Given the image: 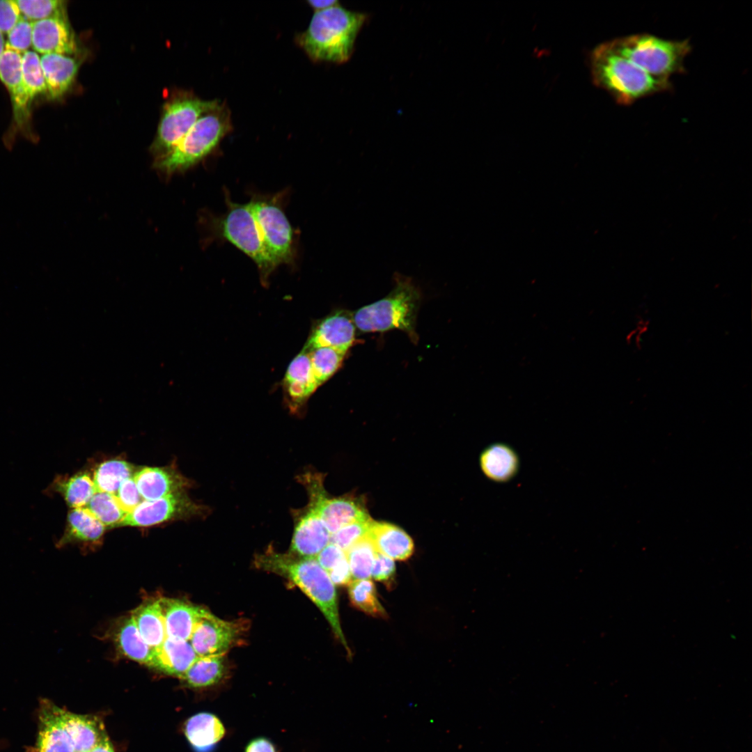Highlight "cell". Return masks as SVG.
<instances>
[{
	"mask_svg": "<svg viewBox=\"0 0 752 752\" xmlns=\"http://www.w3.org/2000/svg\"><path fill=\"white\" fill-rule=\"evenodd\" d=\"M257 568L278 574L299 587L319 608L335 636L350 650L343 632L338 609L337 595L328 572L314 558H303L290 552L280 553L272 546L254 558Z\"/></svg>",
	"mask_w": 752,
	"mask_h": 752,
	"instance_id": "cell-1",
	"label": "cell"
},
{
	"mask_svg": "<svg viewBox=\"0 0 752 752\" xmlns=\"http://www.w3.org/2000/svg\"><path fill=\"white\" fill-rule=\"evenodd\" d=\"M593 84L606 91L619 104L670 91V79L650 75L616 52L608 41L597 45L589 56Z\"/></svg>",
	"mask_w": 752,
	"mask_h": 752,
	"instance_id": "cell-2",
	"label": "cell"
},
{
	"mask_svg": "<svg viewBox=\"0 0 752 752\" xmlns=\"http://www.w3.org/2000/svg\"><path fill=\"white\" fill-rule=\"evenodd\" d=\"M363 13L337 5L315 12L307 29L297 42L313 61L341 63L347 61L366 20Z\"/></svg>",
	"mask_w": 752,
	"mask_h": 752,
	"instance_id": "cell-3",
	"label": "cell"
},
{
	"mask_svg": "<svg viewBox=\"0 0 752 752\" xmlns=\"http://www.w3.org/2000/svg\"><path fill=\"white\" fill-rule=\"evenodd\" d=\"M395 285L385 297L356 311L352 315L362 332L399 329L416 342V320L421 294L412 279L395 273Z\"/></svg>",
	"mask_w": 752,
	"mask_h": 752,
	"instance_id": "cell-4",
	"label": "cell"
},
{
	"mask_svg": "<svg viewBox=\"0 0 752 752\" xmlns=\"http://www.w3.org/2000/svg\"><path fill=\"white\" fill-rule=\"evenodd\" d=\"M231 128L228 106L215 100L172 150L156 158L155 167L166 175L190 168L210 154Z\"/></svg>",
	"mask_w": 752,
	"mask_h": 752,
	"instance_id": "cell-5",
	"label": "cell"
},
{
	"mask_svg": "<svg viewBox=\"0 0 752 752\" xmlns=\"http://www.w3.org/2000/svg\"><path fill=\"white\" fill-rule=\"evenodd\" d=\"M608 42L647 73L666 79L685 72L684 59L691 50L689 40H668L649 33L619 37Z\"/></svg>",
	"mask_w": 752,
	"mask_h": 752,
	"instance_id": "cell-6",
	"label": "cell"
},
{
	"mask_svg": "<svg viewBox=\"0 0 752 752\" xmlns=\"http://www.w3.org/2000/svg\"><path fill=\"white\" fill-rule=\"evenodd\" d=\"M219 234L249 256L257 265L263 284L279 265L267 249L249 202L231 203L228 212L217 223Z\"/></svg>",
	"mask_w": 752,
	"mask_h": 752,
	"instance_id": "cell-7",
	"label": "cell"
},
{
	"mask_svg": "<svg viewBox=\"0 0 752 752\" xmlns=\"http://www.w3.org/2000/svg\"><path fill=\"white\" fill-rule=\"evenodd\" d=\"M214 102L215 100H203L191 95H179L169 101L163 108L150 148L156 158L172 150Z\"/></svg>",
	"mask_w": 752,
	"mask_h": 752,
	"instance_id": "cell-8",
	"label": "cell"
},
{
	"mask_svg": "<svg viewBox=\"0 0 752 752\" xmlns=\"http://www.w3.org/2000/svg\"><path fill=\"white\" fill-rule=\"evenodd\" d=\"M297 480L307 492L308 503L315 509L331 535L352 522L369 517L362 501L355 497L328 498L322 473L307 471L300 474Z\"/></svg>",
	"mask_w": 752,
	"mask_h": 752,
	"instance_id": "cell-9",
	"label": "cell"
},
{
	"mask_svg": "<svg viewBox=\"0 0 752 752\" xmlns=\"http://www.w3.org/2000/svg\"><path fill=\"white\" fill-rule=\"evenodd\" d=\"M206 508L189 497L185 491L156 500H145L127 513L118 526L144 527L175 519L202 516Z\"/></svg>",
	"mask_w": 752,
	"mask_h": 752,
	"instance_id": "cell-10",
	"label": "cell"
},
{
	"mask_svg": "<svg viewBox=\"0 0 752 752\" xmlns=\"http://www.w3.org/2000/svg\"><path fill=\"white\" fill-rule=\"evenodd\" d=\"M246 629L245 620H222L206 610L189 641L198 657L224 655L242 641Z\"/></svg>",
	"mask_w": 752,
	"mask_h": 752,
	"instance_id": "cell-11",
	"label": "cell"
},
{
	"mask_svg": "<svg viewBox=\"0 0 752 752\" xmlns=\"http://www.w3.org/2000/svg\"><path fill=\"white\" fill-rule=\"evenodd\" d=\"M265 243L278 263H290L292 257V230L281 207L272 201L249 202Z\"/></svg>",
	"mask_w": 752,
	"mask_h": 752,
	"instance_id": "cell-12",
	"label": "cell"
},
{
	"mask_svg": "<svg viewBox=\"0 0 752 752\" xmlns=\"http://www.w3.org/2000/svg\"><path fill=\"white\" fill-rule=\"evenodd\" d=\"M295 523L290 553L303 558H314L330 542L331 534L315 509L308 503L292 512Z\"/></svg>",
	"mask_w": 752,
	"mask_h": 752,
	"instance_id": "cell-13",
	"label": "cell"
},
{
	"mask_svg": "<svg viewBox=\"0 0 752 752\" xmlns=\"http://www.w3.org/2000/svg\"><path fill=\"white\" fill-rule=\"evenodd\" d=\"M356 327L347 312L332 313L314 324L304 347L310 350L318 347H331L345 353L355 342Z\"/></svg>",
	"mask_w": 752,
	"mask_h": 752,
	"instance_id": "cell-14",
	"label": "cell"
},
{
	"mask_svg": "<svg viewBox=\"0 0 752 752\" xmlns=\"http://www.w3.org/2000/svg\"><path fill=\"white\" fill-rule=\"evenodd\" d=\"M32 47L42 55L77 56L79 46L68 19L52 18L33 22Z\"/></svg>",
	"mask_w": 752,
	"mask_h": 752,
	"instance_id": "cell-15",
	"label": "cell"
},
{
	"mask_svg": "<svg viewBox=\"0 0 752 752\" xmlns=\"http://www.w3.org/2000/svg\"><path fill=\"white\" fill-rule=\"evenodd\" d=\"M284 399L291 412L297 413L319 386L312 370L308 352L302 350L290 363L283 379Z\"/></svg>",
	"mask_w": 752,
	"mask_h": 752,
	"instance_id": "cell-16",
	"label": "cell"
},
{
	"mask_svg": "<svg viewBox=\"0 0 752 752\" xmlns=\"http://www.w3.org/2000/svg\"><path fill=\"white\" fill-rule=\"evenodd\" d=\"M21 65L22 54L5 47L0 58V80L10 93L16 126L23 127L29 123L32 100L22 81Z\"/></svg>",
	"mask_w": 752,
	"mask_h": 752,
	"instance_id": "cell-17",
	"label": "cell"
},
{
	"mask_svg": "<svg viewBox=\"0 0 752 752\" xmlns=\"http://www.w3.org/2000/svg\"><path fill=\"white\" fill-rule=\"evenodd\" d=\"M133 478L141 497L148 501L185 491L190 485L182 474L169 467H144Z\"/></svg>",
	"mask_w": 752,
	"mask_h": 752,
	"instance_id": "cell-18",
	"label": "cell"
},
{
	"mask_svg": "<svg viewBox=\"0 0 752 752\" xmlns=\"http://www.w3.org/2000/svg\"><path fill=\"white\" fill-rule=\"evenodd\" d=\"M46 85V95L51 100L63 96L72 86L81 61L77 56L49 54L40 56Z\"/></svg>",
	"mask_w": 752,
	"mask_h": 752,
	"instance_id": "cell-19",
	"label": "cell"
},
{
	"mask_svg": "<svg viewBox=\"0 0 752 752\" xmlns=\"http://www.w3.org/2000/svg\"><path fill=\"white\" fill-rule=\"evenodd\" d=\"M184 733L195 752H213L227 735V729L216 714L202 712L185 723Z\"/></svg>",
	"mask_w": 752,
	"mask_h": 752,
	"instance_id": "cell-20",
	"label": "cell"
},
{
	"mask_svg": "<svg viewBox=\"0 0 752 752\" xmlns=\"http://www.w3.org/2000/svg\"><path fill=\"white\" fill-rule=\"evenodd\" d=\"M166 637L189 641L207 609L178 599L161 597Z\"/></svg>",
	"mask_w": 752,
	"mask_h": 752,
	"instance_id": "cell-21",
	"label": "cell"
},
{
	"mask_svg": "<svg viewBox=\"0 0 752 752\" xmlns=\"http://www.w3.org/2000/svg\"><path fill=\"white\" fill-rule=\"evenodd\" d=\"M198 657L189 641L166 637L148 667L180 679Z\"/></svg>",
	"mask_w": 752,
	"mask_h": 752,
	"instance_id": "cell-22",
	"label": "cell"
},
{
	"mask_svg": "<svg viewBox=\"0 0 752 752\" xmlns=\"http://www.w3.org/2000/svg\"><path fill=\"white\" fill-rule=\"evenodd\" d=\"M41 707L35 752H75L72 739L61 722L56 705L44 700Z\"/></svg>",
	"mask_w": 752,
	"mask_h": 752,
	"instance_id": "cell-23",
	"label": "cell"
},
{
	"mask_svg": "<svg viewBox=\"0 0 752 752\" xmlns=\"http://www.w3.org/2000/svg\"><path fill=\"white\" fill-rule=\"evenodd\" d=\"M56 710L72 739L75 752H91L106 733L100 718L75 714L57 706Z\"/></svg>",
	"mask_w": 752,
	"mask_h": 752,
	"instance_id": "cell-24",
	"label": "cell"
},
{
	"mask_svg": "<svg viewBox=\"0 0 752 752\" xmlns=\"http://www.w3.org/2000/svg\"><path fill=\"white\" fill-rule=\"evenodd\" d=\"M367 535L377 552L392 559L405 561L414 553L411 537L395 525L373 521Z\"/></svg>",
	"mask_w": 752,
	"mask_h": 752,
	"instance_id": "cell-25",
	"label": "cell"
},
{
	"mask_svg": "<svg viewBox=\"0 0 752 752\" xmlns=\"http://www.w3.org/2000/svg\"><path fill=\"white\" fill-rule=\"evenodd\" d=\"M105 526L86 507L72 508L68 513L66 526L57 546L69 544H95L100 542Z\"/></svg>",
	"mask_w": 752,
	"mask_h": 752,
	"instance_id": "cell-26",
	"label": "cell"
},
{
	"mask_svg": "<svg viewBox=\"0 0 752 752\" xmlns=\"http://www.w3.org/2000/svg\"><path fill=\"white\" fill-rule=\"evenodd\" d=\"M480 466L485 476L496 483L511 480L517 473L519 460L516 451L509 445L494 443L480 454Z\"/></svg>",
	"mask_w": 752,
	"mask_h": 752,
	"instance_id": "cell-27",
	"label": "cell"
},
{
	"mask_svg": "<svg viewBox=\"0 0 752 752\" xmlns=\"http://www.w3.org/2000/svg\"><path fill=\"white\" fill-rule=\"evenodd\" d=\"M112 636L118 651L123 656L148 666L155 650L144 641L131 615L117 621Z\"/></svg>",
	"mask_w": 752,
	"mask_h": 752,
	"instance_id": "cell-28",
	"label": "cell"
},
{
	"mask_svg": "<svg viewBox=\"0 0 752 752\" xmlns=\"http://www.w3.org/2000/svg\"><path fill=\"white\" fill-rule=\"evenodd\" d=\"M228 674L224 655L198 657L180 680L191 689L203 690L224 684Z\"/></svg>",
	"mask_w": 752,
	"mask_h": 752,
	"instance_id": "cell-29",
	"label": "cell"
},
{
	"mask_svg": "<svg viewBox=\"0 0 752 752\" xmlns=\"http://www.w3.org/2000/svg\"><path fill=\"white\" fill-rule=\"evenodd\" d=\"M130 615L144 641L158 649L166 638L161 597L144 601Z\"/></svg>",
	"mask_w": 752,
	"mask_h": 752,
	"instance_id": "cell-30",
	"label": "cell"
},
{
	"mask_svg": "<svg viewBox=\"0 0 752 752\" xmlns=\"http://www.w3.org/2000/svg\"><path fill=\"white\" fill-rule=\"evenodd\" d=\"M52 488L61 495L72 508L86 507L97 492L93 480L86 473L57 478L52 484Z\"/></svg>",
	"mask_w": 752,
	"mask_h": 752,
	"instance_id": "cell-31",
	"label": "cell"
},
{
	"mask_svg": "<svg viewBox=\"0 0 752 752\" xmlns=\"http://www.w3.org/2000/svg\"><path fill=\"white\" fill-rule=\"evenodd\" d=\"M348 595L352 606L363 613L377 618L388 617L378 600L375 586L369 579L352 581L349 584Z\"/></svg>",
	"mask_w": 752,
	"mask_h": 752,
	"instance_id": "cell-32",
	"label": "cell"
},
{
	"mask_svg": "<svg viewBox=\"0 0 752 752\" xmlns=\"http://www.w3.org/2000/svg\"><path fill=\"white\" fill-rule=\"evenodd\" d=\"M132 467L125 461L111 460L100 464L94 472L97 492L116 494L120 485L132 477Z\"/></svg>",
	"mask_w": 752,
	"mask_h": 752,
	"instance_id": "cell-33",
	"label": "cell"
},
{
	"mask_svg": "<svg viewBox=\"0 0 752 752\" xmlns=\"http://www.w3.org/2000/svg\"><path fill=\"white\" fill-rule=\"evenodd\" d=\"M376 554L375 548L368 535L359 540L345 551L352 576L355 579L370 577Z\"/></svg>",
	"mask_w": 752,
	"mask_h": 752,
	"instance_id": "cell-34",
	"label": "cell"
},
{
	"mask_svg": "<svg viewBox=\"0 0 752 752\" xmlns=\"http://www.w3.org/2000/svg\"><path fill=\"white\" fill-rule=\"evenodd\" d=\"M306 350L308 352L312 370L318 386L324 384L336 373L346 354L326 347Z\"/></svg>",
	"mask_w": 752,
	"mask_h": 752,
	"instance_id": "cell-35",
	"label": "cell"
},
{
	"mask_svg": "<svg viewBox=\"0 0 752 752\" xmlns=\"http://www.w3.org/2000/svg\"><path fill=\"white\" fill-rule=\"evenodd\" d=\"M21 15L31 22L52 19H68L66 1L62 0H15Z\"/></svg>",
	"mask_w": 752,
	"mask_h": 752,
	"instance_id": "cell-36",
	"label": "cell"
},
{
	"mask_svg": "<svg viewBox=\"0 0 752 752\" xmlns=\"http://www.w3.org/2000/svg\"><path fill=\"white\" fill-rule=\"evenodd\" d=\"M86 508L105 526H117L126 513L114 494L96 492Z\"/></svg>",
	"mask_w": 752,
	"mask_h": 752,
	"instance_id": "cell-37",
	"label": "cell"
},
{
	"mask_svg": "<svg viewBox=\"0 0 752 752\" xmlns=\"http://www.w3.org/2000/svg\"><path fill=\"white\" fill-rule=\"evenodd\" d=\"M22 76L26 91L33 100L38 95H46V85L40 63V56L29 50L22 54Z\"/></svg>",
	"mask_w": 752,
	"mask_h": 752,
	"instance_id": "cell-38",
	"label": "cell"
},
{
	"mask_svg": "<svg viewBox=\"0 0 752 752\" xmlns=\"http://www.w3.org/2000/svg\"><path fill=\"white\" fill-rule=\"evenodd\" d=\"M372 522L368 517L342 527L331 535L330 543L345 552L352 545L368 534Z\"/></svg>",
	"mask_w": 752,
	"mask_h": 752,
	"instance_id": "cell-39",
	"label": "cell"
},
{
	"mask_svg": "<svg viewBox=\"0 0 752 752\" xmlns=\"http://www.w3.org/2000/svg\"><path fill=\"white\" fill-rule=\"evenodd\" d=\"M33 22L22 16L15 26L7 33L5 47L21 54L32 46Z\"/></svg>",
	"mask_w": 752,
	"mask_h": 752,
	"instance_id": "cell-40",
	"label": "cell"
},
{
	"mask_svg": "<svg viewBox=\"0 0 752 752\" xmlns=\"http://www.w3.org/2000/svg\"><path fill=\"white\" fill-rule=\"evenodd\" d=\"M115 496L123 511L127 514L141 503V496L133 477L125 480L120 485Z\"/></svg>",
	"mask_w": 752,
	"mask_h": 752,
	"instance_id": "cell-41",
	"label": "cell"
},
{
	"mask_svg": "<svg viewBox=\"0 0 752 752\" xmlns=\"http://www.w3.org/2000/svg\"><path fill=\"white\" fill-rule=\"evenodd\" d=\"M395 574V565L393 560L377 552L371 572L373 579L386 584H391Z\"/></svg>",
	"mask_w": 752,
	"mask_h": 752,
	"instance_id": "cell-42",
	"label": "cell"
},
{
	"mask_svg": "<svg viewBox=\"0 0 752 752\" xmlns=\"http://www.w3.org/2000/svg\"><path fill=\"white\" fill-rule=\"evenodd\" d=\"M22 17L15 0H0V31L8 33Z\"/></svg>",
	"mask_w": 752,
	"mask_h": 752,
	"instance_id": "cell-43",
	"label": "cell"
},
{
	"mask_svg": "<svg viewBox=\"0 0 752 752\" xmlns=\"http://www.w3.org/2000/svg\"><path fill=\"white\" fill-rule=\"evenodd\" d=\"M346 558L345 552L336 545L329 543L315 557L318 563L327 572Z\"/></svg>",
	"mask_w": 752,
	"mask_h": 752,
	"instance_id": "cell-44",
	"label": "cell"
},
{
	"mask_svg": "<svg viewBox=\"0 0 752 752\" xmlns=\"http://www.w3.org/2000/svg\"><path fill=\"white\" fill-rule=\"evenodd\" d=\"M328 574L334 586L349 585L352 582V573L347 558L338 563Z\"/></svg>",
	"mask_w": 752,
	"mask_h": 752,
	"instance_id": "cell-45",
	"label": "cell"
},
{
	"mask_svg": "<svg viewBox=\"0 0 752 752\" xmlns=\"http://www.w3.org/2000/svg\"><path fill=\"white\" fill-rule=\"evenodd\" d=\"M244 752H279L278 746L269 738L259 736L251 739L246 744Z\"/></svg>",
	"mask_w": 752,
	"mask_h": 752,
	"instance_id": "cell-46",
	"label": "cell"
},
{
	"mask_svg": "<svg viewBox=\"0 0 752 752\" xmlns=\"http://www.w3.org/2000/svg\"><path fill=\"white\" fill-rule=\"evenodd\" d=\"M308 3L315 12L327 10L339 4L336 0H310Z\"/></svg>",
	"mask_w": 752,
	"mask_h": 752,
	"instance_id": "cell-47",
	"label": "cell"
},
{
	"mask_svg": "<svg viewBox=\"0 0 752 752\" xmlns=\"http://www.w3.org/2000/svg\"><path fill=\"white\" fill-rule=\"evenodd\" d=\"M91 752H114L107 733L103 735L99 743Z\"/></svg>",
	"mask_w": 752,
	"mask_h": 752,
	"instance_id": "cell-48",
	"label": "cell"
},
{
	"mask_svg": "<svg viewBox=\"0 0 752 752\" xmlns=\"http://www.w3.org/2000/svg\"><path fill=\"white\" fill-rule=\"evenodd\" d=\"M5 49V41L3 33L0 31V58Z\"/></svg>",
	"mask_w": 752,
	"mask_h": 752,
	"instance_id": "cell-49",
	"label": "cell"
}]
</instances>
